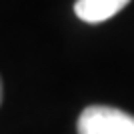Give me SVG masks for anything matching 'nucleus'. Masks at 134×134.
I'll list each match as a JSON object with an SVG mask.
<instances>
[{"instance_id": "f03ea898", "label": "nucleus", "mask_w": 134, "mask_h": 134, "mask_svg": "<svg viewBox=\"0 0 134 134\" xmlns=\"http://www.w3.org/2000/svg\"><path fill=\"white\" fill-rule=\"evenodd\" d=\"M130 0H76L74 12L82 22L98 24L122 10Z\"/></svg>"}, {"instance_id": "f257e3e1", "label": "nucleus", "mask_w": 134, "mask_h": 134, "mask_svg": "<svg viewBox=\"0 0 134 134\" xmlns=\"http://www.w3.org/2000/svg\"><path fill=\"white\" fill-rule=\"evenodd\" d=\"M78 134H134V116L112 106H86L78 116Z\"/></svg>"}, {"instance_id": "7ed1b4c3", "label": "nucleus", "mask_w": 134, "mask_h": 134, "mask_svg": "<svg viewBox=\"0 0 134 134\" xmlns=\"http://www.w3.org/2000/svg\"><path fill=\"white\" fill-rule=\"evenodd\" d=\"M0 102H2V80H0Z\"/></svg>"}]
</instances>
